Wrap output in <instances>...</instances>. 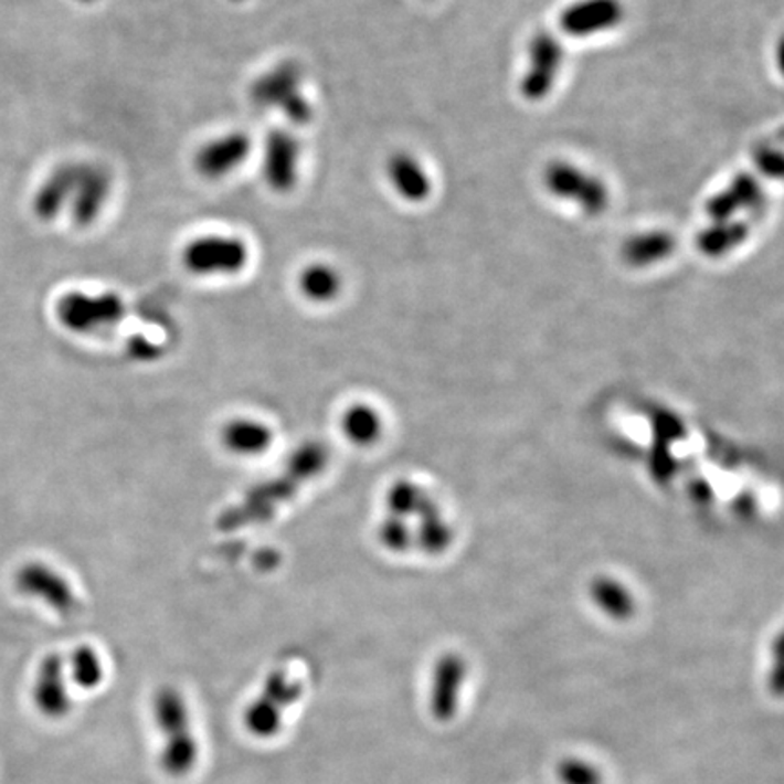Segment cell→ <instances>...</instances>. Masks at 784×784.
<instances>
[{"label":"cell","mask_w":784,"mask_h":784,"mask_svg":"<svg viewBox=\"0 0 784 784\" xmlns=\"http://www.w3.org/2000/svg\"><path fill=\"white\" fill-rule=\"evenodd\" d=\"M304 687L286 672H273L265 679L262 692L242 712L245 732L255 739H273L284 729L287 708L301 698Z\"/></svg>","instance_id":"cell-2"},{"label":"cell","mask_w":784,"mask_h":784,"mask_svg":"<svg viewBox=\"0 0 784 784\" xmlns=\"http://www.w3.org/2000/svg\"><path fill=\"white\" fill-rule=\"evenodd\" d=\"M273 434L269 427L256 420H235L224 431V442L231 453L255 456L269 447Z\"/></svg>","instance_id":"cell-18"},{"label":"cell","mask_w":784,"mask_h":784,"mask_svg":"<svg viewBox=\"0 0 784 784\" xmlns=\"http://www.w3.org/2000/svg\"><path fill=\"white\" fill-rule=\"evenodd\" d=\"M775 64H777V70H780L781 77L784 78V35L777 41V46H775Z\"/></svg>","instance_id":"cell-25"},{"label":"cell","mask_w":784,"mask_h":784,"mask_svg":"<svg viewBox=\"0 0 784 784\" xmlns=\"http://www.w3.org/2000/svg\"><path fill=\"white\" fill-rule=\"evenodd\" d=\"M764 205L761 183L749 173H741L729 183V188L713 194L707 202V213L712 222L738 219L744 211H759Z\"/></svg>","instance_id":"cell-12"},{"label":"cell","mask_w":784,"mask_h":784,"mask_svg":"<svg viewBox=\"0 0 784 784\" xmlns=\"http://www.w3.org/2000/svg\"><path fill=\"white\" fill-rule=\"evenodd\" d=\"M749 236L750 227L743 220H718L699 233L696 244L707 256H723L741 247Z\"/></svg>","instance_id":"cell-16"},{"label":"cell","mask_w":784,"mask_h":784,"mask_svg":"<svg viewBox=\"0 0 784 784\" xmlns=\"http://www.w3.org/2000/svg\"><path fill=\"white\" fill-rule=\"evenodd\" d=\"M341 427H343L347 438L354 444L369 445L377 442L380 436L382 420L378 416L377 411H372L369 405H352L343 414Z\"/></svg>","instance_id":"cell-20"},{"label":"cell","mask_w":784,"mask_h":784,"mask_svg":"<svg viewBox=\"0 0 784 784\" xmlns=\"http://www.w3.org/2000/svg\"><path fill=\"white\" fill-rule=\"evenodd\" d=\"M623 0H574L561 10L560 30L574 39H589L612 31L625 21Z\"/></svg>","instance_id":"cell-8"},{"label":"cell","mask_w":784,"mask_h":784,"mask_svg":"<svg viewBox=\"0 0 784 784\" xmlns=\"http://www.w3.org/2000/svg\"><path fill=\"white\" fill-rule=\"evenodd\" d=\"M770 690L775 696H784V639L777 647V657H775L774 672L770 676Z\"/></svg>","instance_id":"cell-24"},{"label":"cell","mask_w":784,"mask_h":784,"mask_svg":"<svg viewBox=\"0 0 784 784\" xmlns=\"http://www.w3.org/2000/svg\"><path fill=\"white\" fill-rule=\"evenodd\" d=\"M388 177L392 188L409 202H423L433 191L427 169L411 153H396L389 158Z\"/></svg>","instance_id":"cell-15"},{"label":"cell","mask_w":784,"mask_h":784,"mask_svg":"<svg viewBox=\"0 0 784 784\" xmlns=\"http://www.w3.org/2000/svg\"><path fill=\"white\" fill-rule=\"evenodd\" d=\"M563 46L558 36L549 31H540L532 36L529 61L520 81V92L527 100L536 103L554 92L555 82L563 67Z\"/></svg>","instance_id":"cell-5"},{"label":"cell","mask_w":784,"mask_h":784,"mask_svg":"<svg viewBox=\"0 0 784 784\" xmlns=\"http://www.w3.org/2000/svg\"><path fill=\"white\" fill-rule=\"evenodd\" d=\"M70 678H67L66 659L59 654H47L36 668L35 682L31 698L36 712L47 721H62L73 710V699L70 696Z\"/></svg>","instance_id":"cell-7"},{"label":"cell","mask_w":784,"mask_h":784,"mask_svg":"<svg viewBox=\"0 0 784 784\" xmlns=\"http://www.w3.org/2000/svg\"><path fill=\"white\" fill-rule=\"evenodd\" d=\"M547 191L555 199L571 202L578 210L591 216L605 213L611 204V193L606 183L591 171L566 162L554 160L543 173Z\"/></svg>","instance_id":"cell-3"},{"label":"cell","mask_w":784,"mask_h":784,"mask_svg":"<svg viewBox=\"0 0 784 784\" xmlns=\"http://www.w3.org/2000/svg\"><path fill=\"white\" fill-rule=\"evenodd\" d=\"M467 667L462 657L444 656L434 665L428 688V712L438 723L453 721L458 712L459 692L464 687Z\"/></svg>","instance_id":"cell-9"},{"label":"cell","mask_w":784,"mask_h":784,"mask_svg":"<svg viewBox=\"0 0 784 784\" xmlns=\"http://www.w3.org/2000/svg\"><path fill=\"white\" fill-rule=\"evenodd\" d=\"M153 723L163 738L158 766L173 780H182L199 763V739L194 735L191 713L182 693L173 687H162L155 693Z\"/></svg>","instance_id":"cell-1"},{"label":"cell","mask_w":784,"mask_h":784,"mask_svg":"<svg viewBox=\"0 0 784 784\" xmlns=\"http://www.w3.org/2000/svg\"><path fill=\"white\" fill-rule=\"evenodd\" d=\"M761 173L769 179L784 180V151L780 149H761L755 157Z\"/></svg>","instance_id":"cell-23"},{"label":"cell","mask_w":784,"mask_h":784,"mask_svg":"<svg viewBox=\"0 0 784 784\" xmlns=\"http://www.w3.org/2000/svg\"><path fill=\"white\" fill-rule=\"evenodd\" d=\"M250 250L236 236H200L183 250V265L193 275H235L244 269Z\"/></svg>","instance_id":"cell-4"},{"label":"cell","mask_w":784,"mask_h":784,"mask_svg":"<svg viewBox=\"0 0 784 784\" xmlns=\"http://www.w3.org/2000/svg\"><path fill=\"white\" fill-rule=\"evenodd\" d=\"M558 777L563 784H602V774L581 759H563L558 764Z\"/></svg>","instance_id":"cell-22"},{"label":"cell","mask_w":784,"mask_h":784,"mask_svg":"<svg viewBox=\"0 0 784 784\" xmlns=\"http://www.w3.org/2000/svg\"><path fill=\"white\" fill-rule=\"evenodd\" d=\"M15 586L24 596L46 603L61 616H72L78 608L77 592L73 591L72 583L41 561L22 565L15 574Z\"/></svg>","instance_id":"cell-6"},{"label":"cell","mask_w":784,"mask_h":784,"mask_svg":"<svg viewBox=\"0 0 784 784\" xmlns=\"http://www.w3.org/2000/svg\"><path fill=\"white\" fill-rule=\"evenodd\" d=\"M250 138L244 133H227L216 137L197 153V169L202 177L220 179L235 171L240 163L250 155Z\"/></svg>","instance_id":"cell-13"},{"label":"cell","mask_w":784,"mask_h":784,"mask_svg":"<svg viewBox=\"0 0 784 784\" xmlns=\"http://www.w3.org/2000/svg\"><path fill=\"white\" fill-rule=\"evenodd\" d=\"M123 311V301L117 296L72 295L61 301L59 318L70 331L89 332L117 321Z\"/></svg>","instance_id":"cell-11"},{"label":"cell","mask_w":784,"mask_h":784,"mask_svg":"<svg viewBox=\"0 0 784 784\" xmlns=\"http://www.w3.org/2000/svg\"><path fill=\"white\" fill-rule=\"evenodd\" d=\"M300 290L309 300L327 301L332 300L340 290L341 280L337 271L329 265L316 264L309 265L307 269L301 271Z\"/></svg>","instance_id":"cell-21"},{"label":"cell","mask_w":784,"mask_h":784,"mask_svg":"<svg viewBox=\"0 0 784 784\" xmlns=\"http://www.w3.org/2000/svg\"><path fill=\"white\" fill-rule=\"evenodd\" d=\"M67 678L81 688V690H97L103 685L104 670L103 657L98 656L97 650L87 645H81L75 648L66 659Z\"/></svg>","instance_id":"cell-19"},{"label":"cell","mask_w":784,"mask_h":784,"mask_svg":"<svg viewBox=\"0 0 784 784\" xmlns=\"http://www.w3.org/2000/svg\"><path fill=\"white\" fill-rule=\"evenodd\" d=\"M298 158L300 148L295 138L287 133H273L265 146L264 171L267 182L278 191H289L298 177Z\"/></svg>","instance_id":"cell-14"},{"label":"cell","mask_w":784,"mask_h":784,"mask_svg":"<svg viewBox=\"0 0 784 784\" xmlns=\"http://www.w3.org/2000/svg\"><path fill=\"white\" fill-rule=\"evenodd\" d=\"M676 250V239L668 231H643L623 244V256L628 264L645 267L656 264L672 255Z\"/></svg>","instance_id":"cell-17"},{"label":"cell","mask_w":784,"mask_h":784,"mask_svg":"<svg viewBox=\"0 0 784 784\" xmlns=\"http://www.w3.org/2000/svg\"><path fill=\"white\" fill-rule=\"evenodd\" d=\"M255 98L261 106H280L296 123L311 118V107L301 97L300 77L293 67H278L256 82Z\"/></svg>","instance_id":"cell-10"}]
</instances>
